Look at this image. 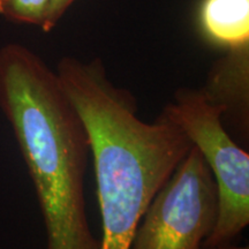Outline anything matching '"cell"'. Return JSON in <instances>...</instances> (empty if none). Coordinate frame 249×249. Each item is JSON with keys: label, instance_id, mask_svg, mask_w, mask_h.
<instances>
[{"label": "cell", "instance_id": "obj_9", "mask_svg": "<svg viewBox=\"0 0 249 249\" xmlns=\"http://www.w3.org/2000/svg\"><path fill=\"white\" fill-rule=\"evenodd\" d=\"M201 249H248L247 246L246 247H238V246H232V245H227V246H222V247H211V248H207V247H202Z\"/></svg>", "mask_w": 249, "mask_h": 249}, {"label": "cell", "instance_id": "obj_1", "mask_svg": "<svg viewBox=\"0 0 249 249\" xmlns=\"http://www.w3.org/2000/svg\"><path fill=\"white\" fill-rule=\"evenodd\" d=\"M55 73L89 135L102 217L99 249H130L152 198L193 143L164 111L152 123L140 119L134 96L113 85L99 58L64 57Z\"/></svg>", "mask_w": 249, "mask_h": 249}, {"label": "cell", "instance_id": "obj_4", "mask_svg": "<svg viewBox=\"0 0 249 249\" xmlns=\"http://www.w3.org/2000/svg\"><path fill=\"white\" fill-rule=\"evenodd\" d=\"M217 214L216 182L193 145L152 198L130 249H201Z\"/></svg>", "mask_w": 249, "mask_h": 249}, {"label": "cell", "instance_id": "obj_8", "mask_svg": "<svg viewBox=\"0 0 249 249\" xmlns=\"http://www.w3.org/2000/svg\"><path fill=\"white\" fill-rule=\"evenodd\" d=\"M75 1L76 0H52L44 24L40 29L44 33H50L51 30H53L55 26L60 22L61 18H64V15L66 14V12L71 8V6Z\"/></svg>", "mask_w": 249, "mask_h": 249}, {"label": "cell", "instance_id": "obj_2", "mask_svg": "<svg viewBox=\"0 0 249 249\" xmlns=\"http://www.w3.org/2000/svg\"><path fill=\"white\" fill-rule=\"evenodd\" d=\"M0 108L35 187L46 249H99L86 207L88 132L57 73L18 43L0 49Z\"/></svg>", "mask_w": 249, "mask_h": 249}, {"label": "cell", "instance_id": "obj_7", "mask_svg": "<svg viewBox=\"0 0 249 249\" xmlns=\"http://www.w3.org/2000/svg\"><path fill=\"white\" fill-rule=\"evenodd\" d=\"M52 0H0V17L9 22L42 28Z\"/></svg>", "mask_w": 249, "mask_h": 249}, {"label": "cell", "instance_id": "obj_3", "mask_svg": "<svg viewBox=\"0 0 249 249\" xmlns=\"http://www.w3.org/2000/svg\"><path fill=\"white\" fill-rule=\"evenodd\" d=\"M163 111L201 152L216 182L218 214L203 247L232 245L249 224L248 152L226 130L223 107L202 89H179Z\"/></svg>", "mask_w": 249, "mask_h": 249}, {"label": "cell", "instance_id": "obj_5", "mask_svg": "<svg viewBox=\"0 0 249 249\" xmlns=\"http://www.w3.org/2000/svg\"><path fill=\"white\" fill-rule=\"evenodd\" d=\"M213 104L223 107V119L232 120L242 134L249 123V45L226 50L214 62L201 88Z\"/></svg>", "mask_w": 249, "mask_h": 249}, {"label": "cell", "instance_id": "obj_6", "mask_svg": "<svg viewBox=\"0 0 249 249\" xmlns=\"http://www.w3.org/2000/svg\"><path fill=\"white\" fill-rule=\"evenodd\" d=\"M198 24L205 38L225 50L249 45V0H202Z\"/></svg>", "mask_w": 249, "mask_h": 249}]
</instances>
